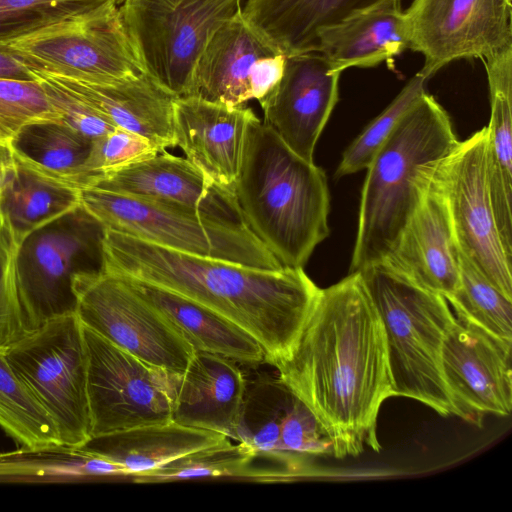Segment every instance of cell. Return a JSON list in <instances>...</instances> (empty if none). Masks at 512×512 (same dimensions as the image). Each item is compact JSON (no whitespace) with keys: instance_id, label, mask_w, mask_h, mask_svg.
<instances>
[{"instance_id":"1","label":"cell","mask_w":512,"mask_h":512,"mask_svg":"<svg viewBox=\"0 0 512 512\" xmlns=\"http://www.w3.org/2000/svg\"><path fill=\"white\" fill-rule=\"evenodd\" d=\"M272 365L313 413L334 457L381 450L378 414L394 393L384 327L359 272L320 288L292 347Z\"/></svg>"},{"instance_id":"2","label":"cell","mask_w":512,"mask_h":512,"mask_svg":"<svg viewBox=\"0 0 512 512\" xmlns=\"http://www.w3.org/2000/svg\"><path fill=\"white\" fill-rule=\"evenodd\" d=\"M100 255V269L178 293L232 322L271 365L292 347L320 291L303 268L261 269L186 254L110 229H102Z\"/></svg>"},{"instance_id":"3","label":"cell","mask_w":512,"mask_h":512,"mask_svg":"<svg viewBox=\"0 0 512 512\" xmlns=\"http://www.w3.org/2000/svg\"><path fill=\"white\" fill-rule=\"evenodd\" d=\"M233 189L247 226L283 267L304 268L329 235L324 170L294 153L257 116L247 127Z\"/></svg>"},{"instance_id":"4","label":"cell","mask_w":512,"mask_h":512,"mask_svg":"<svg viewBox=\"0 0 512 512\" xmlns=\"http://www.w3.org/2000/svg\"><path fill=\"white\" fill-rule=\"evenodd\" d=\"M458 143L448 113L426 91L366 168L349 272L382 261L416 204L422 168Z\"/></svg>"},{"instance_id":"5","label":"cell","mask_w":512,"mask_h":512,"mask_svg":"<svg viewBox=\"0 0 512 512\" xmlns=\"http://www.w3.org/2000/svg\"><path fill=\"white\" fill-rule=\"evenodd\" d=\"M381 318L394 396L453 414L441 370L444 338L456 321L447 300L382 263L360 271Z\"/></svg>"},{"instance_id":"6","label":"cell","mask_w":512,"mask_h":512,"mask_svg":"<svg viewBox=\"0 0 512 512\" xmlns=\"http://www.w3.org/2000/svg\"><path fill=\"white\" fill-rule=\"evenodd\" d=\"M81 209L101 229L114 230L178 252L251 267L283 268L247 227L171 203L95 187L80 190Z\"/></svg>"},{"instance_id":"7","label":"cell","mask_w":512,"mask_h":512,"mask_svg":"<svg viewBox=\"0 0 512 512\" xmlns=\"http://www.w3.org/2000/svg\"><path fill=\"white\" fill-rule=\"evenodd\" d=\"M0 49L33 72L95 84L144 72L119 7L97 9L0 39Z\"/></svg>"},{"instance_id":"8","label":"cell","mask_w":512,"mask_h":512,"mask_svg":"<svg viewBox=\"0 0 512 512\" xmlns=\"http://www.w3.org/2000/svg\"><path fill=\"white\" fill-rule=\"evenodd\" d=\"M5 354L55 421L64 450L71 452L88 442L87 359L82 324L75 312L49 319Z\"/></svg>"},{"instance_id":"9","label":"cell","mask_w":512,"mask_h":512,"mask_svg":"<svg viewBox=\"0 0 512 512\" xmlns=\"http://www.w3.org/2000/svg\"><path fill=\"white\" fill-rule=\"evenodd\" d=\"M241 1L125 0L119 12L144 72L183 97L207 41Z\"/></svg>"},{"instance_id":"10","label":"cell","mask_w":512,"mask_h":512,"mask_svg":"<svg viewBox=\"0 0 512 512\" xmlns=\"http://www.w3.org/2000/svg\"><path fill=\"white\" fill-rule=\"evenodd\" d=\"M81 324L154 367L183 371L195 350L177 329L119 276L99 269L71 276Z\"/></svg>"},{"instance_id":"11","label":"cell","mask_w":512,"mask_h":512,"mask_svg":"<svg viewBox=\"0 0 512 512\" xmlns=\"http://www.w3.org/2000/svg\"><path fill=\"white\" fill-rule=\"evenodd\" d=\"M92 437L171 420L170 372L82 325Z\"/></svg>"},{"instance_id":"12","label":"cell","mask_w":512,"mask_h":512,"mask_svg":"<svg viewBox=\"0 0 512 512\" xmlns=\"http://www.w3.org/2000/svg\"><path fill=\"white\" fill-rule=\"evenodd\" d=\"M486 143L485 126L437 160L435 170L459 250L512 299V258L505 251L490 199Z\"/></svg>"},{"instance_id":"13","label":"cell","mask_w":512,"mask_h":512,"mask_svg":"<svg viewBox=\"0 0 512 512\" xmlns=\"http://www.w3.org/2000/svg\"><path fill=\"white\" fill-rule=\"evenodd\" d=\"M409 49L424 57L427 80L461 59L512 46V0H413L404 10Z\"/></svg>"},{"instance_id":"14","label":"cell","mask_w":512,"mask_h":512,"mask_svg":"<svg viewBox=\"0 0 512 512\" xmlns=\"http://www.w3.org/2000/svg\"><path fill=\"white\" fill-rule=\"evenodd\" d=\"M511 353L512 342L456 319L441 350L453 415L479 427L487 414L510 415Z\"/></svg>"},{"instance_id":"15","label":"cell","mask_w":512,"mask_h":512,"mask_svg":"<svg viewBox=\"0 0 512 512\" xmlns=\"http://www.w3.org/2000/svg\"><path fill=\"white\" fill-rule=\"evenodd\" d=\"M436 161L422 168L416 204L379 263L448 299L459 285V248Z\"/></svg>"},{"instance_id":"16","label":"cell","mask_w":512,"mask_h":512,"mask_svg":"<svg viewBox=\"0 0 512 512\" xmlns=\"http://www.w3.org/2000/svg\"><path fill=\"white\" fill-rule=\"evenodd\" d=\"M340 75L317 52L289 56L278 85L258 101L263 122L309 162H314L316 143L338 102Z\"/></svg>"},{"instance_id":"17","label":"cell","mask_w":512,"mask_h":512,"mask_svg":"<svg viewBox=\"0 0 512 512\" xmlns=\"http://www.w3.org/2000/svg\"><path fill=\"white\" fill-rule=\"evenodd\" d=\"M89 187L188 207L249 228L233 188L214 183L187 158L165 150L102 176Z\"/></svg>"},{"instance_id":"18","label":"cell","mask_w":512,"mask_h":512,"mask_svg":"<svg viewBox=\"0 0 512 512\" xmlns=\"http://www.w3.org/2000/svg\"><path fill=\"white\" fill-rule=\"evenodd\" d=\"M237 364L195 351L183 371L170 372L171 420L239 441L247 390Z\"/></svg>"},{"instance_id":"19","label":"cell","mask_w":512,"mask_h":512,"mask_svg":"<svg viewBox=\"0 0 512 512\" xmlns=\"http://www.w3.org/2000/svg\"><path fill=\"white\" fill-rule=\"evenodd\" d=\"M87 241L72 228L48 225L24 242L19 254L20 298L27 332L74 311L71 276Z\"/></svg>"},{"instance_id":"20","label":"cell","mask_w":512,"mask_h":512,"mask_svg":"<svg viewBox=\"0 0 512 512\" xmlns=\"http://www.w3.org/2000/svg\"><path fill=\"white\" fill-rule=\"evenodd\" d=\"M252 109L228 107L196 97H177L173 123L176 146L214 183L234 188Z\"/></svg>"},{"instance_id":"21","label":"cell","mask_w":512,"mask_h":512,"mask_svg":"<svg viewBox=\"0 0 512 512\" xmlns=\"http://www.w3.org/2000/svg\"><path fill=\"white\" fill-rule=\"evenodd\" d=\"M37 74L71 92L114 127L138 134L161 150L176 146L173 111L177 97L147 73L108 84Z\"/></svg>"},{"instance_id":"22","label":"cell","mask_w":512,"mask_h":512,"mask_svg":"<svg viewBox=\"0 0 512 512\" xmlns=\"http://www.w3.org/2000/svg\"><path fill=\"white\" fill-rule=\"evenodd\" d=\"M402 0H382L320 27L313 52L322 55L339 73L348 68H370L409 49Z\"/></svg>"},{"instance_id":"23","label":"cell","mask_w":512,"mask_h":512,"mask_svg":"<svg viewBox=\"0 0 512 512\" xmlns=\"http://www.w3.org/2000/svg\"><path fill=\"white\" fill-rule=\"evenodd\" d=\"M274 54L281 53L245 20L240 8L207 41L186 96L228 107L242 106L253 99L249 83L253 64Z\"/></svg>"},{"instance_id":"24","label":"cell","mask_w":512,"mask_h":512,"mask_svg":"<svg viewBox=\"0 0 512 512\" xmlns=\"http://www.w3.org/2000/svg\"><path fill=\"white\" fill-rule=\"evenodd\" d=\"M117 276L163 315L195 351L221 355L245 365L265 361L255 339L209 308L148 282Z\"/></svg>"},{"instance_id":"25","label":"cell","mask_w":512,"mask_h":512,"mask_svg":"<svg viewBox=\"0 0 512 512\" xmlns=\"http://www.w3.org/2000/svg\"><path fill=\"white\" fill-rule=\"evenodd\" d=\"M491 115L486 126V170L496 225L512 258V46L482 59Z\"/></svg>"},{"instance_id":"26","label":"cell","mask_w":512,"mask_h":512,"mask_svg":"<svg viewBox=\"0 0 512 512\" xmlns=\"http://www.w3.org/2000/svg\"><path fill=\"white\" fill-rule=\"evenodd\" d=\"M226 436L173 421L92 437L70 453L95 456L125 467L129 477L163 466Z\"/></svg>"},{"instance_id":"27","label":"cell","mask_w":512,"mask_h":512,"mask_svg":"<svg viewBox=\"0 0 512 512\" xmlns=\"http://www.w3.org/2000/svg\"><path fill=\"white\" fill-rule=\"evenodd\" d=\"M382 0H247L245 20L286 57L313 52L316 31Z\"/></svg>"},{"instance_id":"28","label":"cell","mask_w":512,"mask_h":512,"mask_svg":"<svg viewBox=\"0 0 512 512\" xmlns=\"http://www.w3.org/2000/svg\"><path fill=\"white\" fill-rule=\"evenodd\" d=\"M14 168L0 196L2 220L28 238L81 209L80 189L36 168L12 145Z\"/></svg>"},{"instance_id":"29","label":"cell","mask_w":512,"mask_h":512,"mask_svg":"<svg viewBox=\"0 0 512 512\" xmlns=\"http://www.w3.org/2000/svg\"><path fill=\"white\" fill-rule=\"evenodd\" d=\"M5 352L0 349V428L28 453L64 449L55 421L16 375Z\"/></svg>"},{"instance_id":"30","label":"cell","mask_w":512,"mask_h":512,"mask_svg":"<svg viewBox=\"0 0 512 512\" xmlns=\"http://www.w3.org/2000/svg\"><path fill=\"white\" fill-rule=\"evenodd\" d=\"M258 458L247 442L228 437L193 451L149 472L131 476L134 483H159L200 478L234 477L264 482L266 472L253 466Z\"/></svg>"},{"instance_id":"31","label":"cell","mask_w":512,"mask_h":512,"mask_svg":"<svg viewBox=\"0 0 512 512\" xmlns=\"http://www.w3.org/2000/svg\"><path fill=\"white\" fill-rule=\"evenodd\" d=\"M456 319L512 342V299L500 292L459 250V285L446 299Z\"/></svg>"},{"instance_id":"32","label":"cell","mask_w":512,"mask_h":512,"mask_svg":"<svg viewBox=\"0 0 512 512\" xmlns=\"http://www.w3.org/2000/svg\"><path fill=\"white\" fill-rule=\"evenodd\" d=\"M17 139L24 140V144L13 143V145L36 168L76 187L74 184L76 173L88 155L91 141L61 123L30 126Z\"/></svg>"},{"instance_id":"33","label":"cell","mask_w":512,"mask_h":512,"mask_svg":"<svg viewBox=\"0 0 512 512\" xmlns=\"http://www.w3.org/2000/svg\"><path fill=\"white\" fill-rule=\"evenodd\" d=\"M427 79L417 72L391 103L351 142L342 155L335 178L366 169L398 123L426 92Z\"/></svg>"},{"instance_id":"34","label":"cell","mask_w":512,"mask_h":512,"mask_svg":"<svg viewBox=\"0 0 512 512\" xmlns=\"http://www.w3.org/2000/svg\"><path fill=\"white\" fill-rule=\"evenodd\" d=\"M60 122L61 114L41 82L0 79V147L13 144L30 126Z\"/></svg>"},{"instance_id":"35","label":"cell","mask_w":512,"mask_h":512,"mask_svg":"<svg viewBox=\"0 0 512 512\" xmlns=\"http://www.w3.org/2000/svg\"><path fill=\"white\" fill-rule=\"evenodd\" d=\"M161 151L164 150L148 139L115 128L91 141L88 155L76 173L74 184L80 190L89 187L100 177L153 157Z\"/></svg>"},{"instance_id":"36","label":"cell","mask_w":512,"mask_h":512,"mask_svg":"<svg viewBox=\"0 0 512 512\" xmlns=\"http://www.w3.org/2000/svg\"><path fill=\"white\" fill-rule=\"evenodd\" d=\"M125 0H0V39Z\"/></svg>"},{"instance_id":"37","label":"cell","mask_w":512,"mask_h":512,"mask_svg":"<svg viewBox=\"0 0 512 512\" xmlns=\"http://www.w3.org/2000/svg\"><path fill=\"white\" fill-rule=\"evenodd\" d=\"M26 238L2 220L0 225V349L7 350L24 337L19 282V254Z\"/></svg>"},{"instance_id":"38","label":"cell","mask_w":512,"mask_h":512,"mask_svg":"<svg viewBox=\"0 0 512 512\" xmlns=\"http://www.w3.org/2000/svg\"><path fill=\"white\" fill-rule=\"evenodd\" d=\"M280 449L287 464L302 456L332 454V443L313 413L293 394L280 414Z\"/></svg>"},{"instance_id":"39","label":"cell","mask_w":512,"mask_h":512,"mask_svg":"<svg viewBox=\"0 0 512 512\" xmlns=\"http://www.w3.org/2000/svg\"><path fill=\"white\" fill-rule=\"evenodd\" d=\"M32 73L35 80L44 86L53 105L59 110L62 125L89 141L104 136L116 128L96 110L53 80Z\"/></svg>"},{"instance_id":"40","label":"cell","mask_w":512,"mask_h":512,"mask_svg":"<svg viewBox=\"0 0 512 512\" xmlns=\"http://www.w3.org/2000/svg\"><path fill=\"white\" fill-rule=\"evenodd\" d=\"M287 57L274 54L258 59L252 66L249 83L252 98L260 101L266 97L283 77Z\"/></svg>"},{"instance_id":"41","label":"cell","mask_w":512,"mask_h":512,"mask_svg":"<svg viewBox=\"0 0 512 512\" xmlns=\"http://www.w3.org/2000/svg\"><path fill=\"white\" fill-rule=\"evenodd\" d=\"M0 79L35 80L32 71L15 57L0 49Z\"/></svg>"},{"instance_id":"42","label":"cell","mask_w":512,"mask_h":512,"mask_svg":"<svg viewBox=\"0 0 512 512\" xmlns=\"http://www.w3.org/2000/svg\"><path fill=\"white\" fill-rule=\"evenodd\" d=\"M12 145L0 147V196L14 168Z\"/></svg>"},{"instance_id":"43","label":"cell","mask_w":512,"mask_h":512,"mask_svg":"<svg viewBox=\"0 0 512 512\" xmlns=\"http://www.w3.org/2000/svg\"><path fill=\"white\" fill-rule=\"evenodd\" d=\"M2 224V215H1V211H0V225Z\"/></svg>"}]
</instances>
